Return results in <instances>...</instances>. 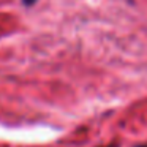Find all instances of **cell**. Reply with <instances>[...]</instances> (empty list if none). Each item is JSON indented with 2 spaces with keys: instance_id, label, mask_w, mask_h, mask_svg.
Masks as SVG:
<instances>
[{
  "instance_id": "1",
  "label": "cell",
  "mask_w": 147,
  "mask_h": 147,
  "mask_svg": "<svg viewBox=\"0 0 147 147\" xmlns=\"http://www.w3.org/2000/svg\"><path fill=\"white\" fill-rule=\"evenodd\" d=\"M36 2H38V0H22V5H24L26 8H30V7H33Z\"/></svg>"
},
{
  "instance_id": "2",
  "label": "cell",
  "mask_w": 147,
  "mask_h": 147,
  "mask_svg": "<svg viewBox=\"0 0 147 147\" xmlns=\"http://www.w3.org/2000/svg\"><path fill=\"white\" fill-rule=\"evenodd\" d=\"M105 147H120V146H119V144H115V142H114V144H109V146H105Z\"/></svg>"
},
{
  "instance_id": "3",
  "label": "cell",
  "mask_w": 147,
  "mask_h": 147,
  "mask_svg": "<svg viewBox=\"0 0 147 147\" xmlns=\"http://www.w3.org/2000/svg\"><path fill=\"white\" fill-rule=\"evenodd\" d=\"M134 147H147V144H142V146H134Z\"/></svg>"
}]
</instances>
